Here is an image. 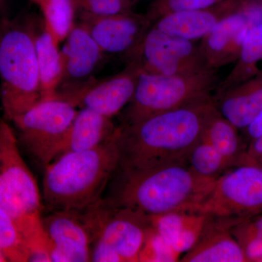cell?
<instances>
[{
	"instance_id": "cell-5",
	"label": "cell",
	"mask_w": 262,
	"mask_h": 262,
	"mask_svg": "<svg viewBox=\"0 0 262 262\" xmlns=\"http://www.w3.org/2000/svg\"><path fill=\"white\" fill-rule=\"evenodd\" d=\"M38 18L35 15L4 16L0 21V98L8 121L41 100L34 41Z\"/></svg>"
},
{
	"instance_id": "cell-23",
	"label": "cell",
	"mask_w": 262,
	"mask_h": 262,
	"mask_svg": "<svg viewBox=\"0 0 262 262\" xmlns=\"http://www.w3.org/2000/svg\"><path fill=\"white\" fill-rule=\"evenodd\" d=\"M39 8L48 30L58 42H63L77 23L73 0H44Z\"/></svg>"
},
{
	"instance_id": "cell-20",
	"label": "cell",
	"mask_w": 262,
	"mask_h": 262,
	"mask_svg": "<svg viewBox=\"0 0 262 262\" xmlns=\"http://www.w3.org/2000/svg\"><path fill=\"white\" fill-rule=\"evenodd\" d=\"M152 226L163 241L179 255L193 247L203 229L206 215L173 212L151 217Z\"/></svg>"
},
{
	"instance_id": "cell-19",
	"label": "cell",
	"mask_w": 262,
	"mask_h": 262,
	"mask_svg": "<svg viewBox=\"0 0 262 262\" xmlns=\"http://www.w3.org/2000/svg\"><path fill=\"white\" fill-rule=\"evenodd\" d=\"M36 53L40 80L41 100L56 97L63 74L60 43L46 27L42 16L35 29Z\"/></svg>"
},
{
	"instance_id": "cell-25",
	"label": "cell",
	"mask_w": 262,
	"mask_h": 262,
	"mask_svg": "<svg viewBox=\"0 0 262 262\" xmlns=\"http://www.w3.org/2000/svg\"><path fill=\"white\" fill-rule=\"evenodd\" d=\"M187 164L196 175L210 179H218L230 168L223 157L203 136L188 155Z\"/></svg>"
},
{
	"instance_id": "cell-33",
	"label": "cell",
	"mask_w": 262,
	"mask_h": 262,
	"mask_svg": "<svg viewBox=\"0 0 262 262\" xmlns=\"http://www.w3.org/2000/svg\"><path fill=\"white\" fill-rule=\"evenodd\" d=\"M7 7H8V2L7 0H0V15L3 17L5 16L6 13Z\"/></svg>"
},
{
	"instance_id": "cell-13",
	"label": "cell",
	"mask_w": 262,
	"mask_h": 262,
	"mask_svg": "<svg viewBox=\"0 0 262 262\" xmlns=\"http://www.w3.org/2000/svg\"><path fill=\"white\" fill-rule=\"evenodd\" d=\"M52 262L91 261L93 237L82 211H54L42 216Z\"/></svg>"
},
{
	"instance_id": "cell-8",
	"label": "cell",
	"mask_w": 262,
	"mask_h": 262,
	"mask_svg": "<svg viewBox=\"0 0 262 262\" xmlns=\"http://www.w3.org/2000/svg\"><path fill=\"white\" fill-rule=\"evenodd\" d=\"M78 110L60 98L40 100L12 120L17 138L29 155L44 168L56 159Z\"/></svg>"
},
{
	"instance_id": "cell-27",
	"label": "cell",
	"mask_w": 262,
	"mask_h": 262,
	"mask_svg": "<svg viewBox=\"0 0 262 262\" xmlns=\"http://www.w3.org/2000/svg\"><path fill=\"white\" fill-rule=\"evenodd\" d=\"M227 0H155L146 16L151 26L158 19L173 12L205 9Z\"/></svg>"
},
{
	"instance_id": "cell-24",
	"label": "cell",
	"mask_w": 262,
	"mask_h": 262,
	"mask_svg": "<svg viewBox=\"0 0 262 262\" xmlns=\"http://www.w3.org/2000/svg\"><path fill=\"white\" fill-rule=\"evenodd\" d=\"M0 254L6 261H29L31 251L15 221L0 206Z\"/></svg>"
},
{
	"instance_id": "cell-11",
	"label": "cell",
	"mask_w": 262,
	"mask_h": 262,
	"mask_svg": "<svg viewBox=\"0 0 262 262\" xmlns=\"http://www.w3.org/2000/svg\"><path fill=\"white\" fill-rule=\"evenodd\" d=\"M77 17L106 56H124L130 60L151 27L146 15L134 11L104 16L77 13Z\"/></svg>"
},
{
	"instance_id": "cell-31",
	"label": "cell",
	"mask_w": 262,
	"mask_h": 262,
	"mask_svg": "<svg viewBox=\"0 0 262 262\" xmlns=\"http://www.w3.org/2000/svg\"><path fill=\"white\" fill-rule=\"evenodd\" d=\"M247 155L250 160L247 163L255 164L262 167V136L253 139Z\"/></svg>"
},
{
	"instance_id": "cell-17",
	"label": "cell",
	"mask_w": 262,
	"mask_h": 262,
	"mask_svg": "<svg viewBox=\"0 0 262 262\" xmlns=\"http://www.w3.org/2000/svg\"><path fill=\"white\" fill-rule=\"evenodd\" d=\"M251 27L247 11L235 12L219 21L199 46L207 66L213 70L223 67L234 48H241Z\"/></svg>"
},
{
	"instance_id": "cell-21",
	"label": "cell",
	"mask_w": 262,
	"mask_h": 262,
	"mask_svg": "<svg viewBox=\"0 0 262 262\" xmlns=\"http://www.w3.org/2000/svg\"><path fill=\"white\" fill-rule=\"evenodd\" d=\"M215 107L237 128L247 127L262 110V87L248 91H228L213 98Z\"/></svg>"
},
{
	"instance_id": "cell-28",
	"label": "cell",
	"mask_w": 262,
	"mask_h": 262,
	"mask_svg": "<svg viewBox=\"0 0 262 262\" xmlns=\"http://www.w3.org/2000/svg\"><path fill=\"white\" fill-rule=\"evenodd\" d=\"M77 13L104 16L133 11L131 0H73Z\"/></svg>"
},
{
	"instance_id": "cell-10",
	"label": "cell",
	"mask_w": 262,
	"mask_h": 262,
	"mask_svg": "<svg viewBox=\"0 0 262 262\" xmlns=\"http://www.w3.org/2000/svg\"><path fill=\"white\" fill-rule=\"evenodd\" d=\"M134 58L141 70L158 75H186L211 70L207 66L200 46L153 27L146 32Z\"/></svg>"
},
{
	"instance_id": "cell-30",
	"label": "cell",
	"mask_w": 262,
	"mask_h": 262,
	"mask_svg": "<svg viewBox=\"0 0 262 262\" xmlns=\"http://www.w3.org/2000/svg\"><path fill=\"white\" fill-rule=\"evenodd\" d=\"M241 58L245 64H252L262 59V23L248 31L241 46Z\"/></svg>"
},
{
	"instance_id": "cell-14",
	"label": "cell",
	"mask_w": 262,
	"mask_h": 262,
	"mask_svg": "<svg viewBox=\"0 0 262 262\" xmlns=\"http://www.w3.org/2000/svg\"><path fill=\"white\" fill-rule=\"evenodd\" d=\"M63 42L61 50L63 74L55 98L74 92L94 80L107 57L77 21Z\"/></svg>"
},
{
	"instance_id": "cell-2",
	"label": "cell",
	"mask_w": 262,
	"mask_h": 262,
	"mask_svg": "<svg viewBox=\"0 0 262 262\" xmlns=\"http://www.w3.org/2000/svg\"><path fill=\"white\" fill-rule=\"evenodd\" d=\"M215 180L196 175L186 162L144 168L117 167L103 199L111 206L150 217L193 213Z\"/></svg>"
},
{
	"instance_id": "cell-3",
	"label": "cell",
	"mask_w": 262,
	"mask_h": 262,
	"mask_svg": "<svg viewBox=\"0 0 262 262\" xmlns=\"http://www.w3.org/2000/svg\"><path fill=\"white\" fill-rule=\"evenodd\" d=\"M113 135L94 149L60 155L45 168L42 201L51 211H84L102 199L118 165Z\"/></svg>"
},
{
	"instance_id": "cell-34",
	"label": "cell",
	"mask_w": 262,
	"mask_h": 262,
	"mask_svg": "<svg viewBox=\"0 0 262 262\" xmlns=\"http://www.w3.org/2000/svg\"><path fill=\"white\" fill-rule=\"evenodd\" d=\"M29 1L32 2V3H34L36 5H37L38 7L40 6L41 4H42V2L44 0H29Z\"/></svg>"
},
{
	"instance_id": "cell-22",
	"label": "cell",
	"mask_w": 262,
	"mask_h": 262,
	"mask_svg": "<svg viewBox=\"0 0 262 262\" xmlns=\"http://www.w3.org/2000/svg\"><path fill=\"white\" fill-rule=\"evenodd\" d=\"M237 127L222 116L218 110L210 119L203 138L223 157L229 168L241 165L243 159Z\"/></svg>"
},
{
	"instance_id": "cell-1",
	"label": "cell",
	"mask_w": 262,
	"mask_h": 262,
	"mask_svg": "<svg viewBox=\"0 0 262 262\" xmlns=\"http://www.w3.org/2000/svg\"><path fill=\"white\" fill-rule=\"evenodd\" d=\"M213 99L158 114L115 128L120 168H144L187 163L212 115Z\"/></svg>"
},
{
	"instance_id": "cell-35",
	"label": "cell",
	"mask_w": 262,
	"mask_h": 262,
	"mask_svg": "<svg viewBox=\"0 0 262 262\" xmlns=\"http://www.w3.org/2000/svg\"><path fill=\"white\" fill-rule=\"evenodd\" d=\"M1 261H6V260H5V258L0 254V262Z\"/></svg>"
},
{
	"instance_id": "cell-15",
	"label": "cell",
	"mask_w": 262,
	"mask_h": 262,
	"mask_svg": "<svg viewBox=\"0 0 262 262\" xmlns=\"http://www.w3.org/2000/svg\"><path fill=\"white\" fill-rule=\"evenodd\" d=\"M232 219L207 215L195 244L182 258L183 262L247 261L238 243L231 234Z\"/></svg>"
},
{
	"instance_id": "cell-26",
	"label": "cell",
	"mask_w": 262,
	"mask_h": 262,
	"mask_svg": "<svg viewBox=\"0 0 262 262\" xmlns=\"http://www.w3.org/2000/svg\"><path fill=\"white\" fill-rule=\"evenodd\" d=\"M231 234L246 255L247 261H262V215L248 223H234Z\"/></svg>"
},
{
	"instance_id": "cell-18",
	"label": "cell",
	"mask_w": 262,
	"mask_h": 262,
	"mask_svg": "<svg viewBox=\"0 0 262 262\" xmlns=\"http://www.w3.org/2000/svg\"><path fill=\"white\" fill-rule=\"evenodd\" d=\"M115 128L112 118L89 108H79L70 130L58 148L56 158L67 152L97 147L112 137Z\"/></svg>"
},
{
	"instance_id": "cell-32",
	"label": "cell",
	"mask_w": 262,
	"mask_h": 262,
	"mask_svg": "<svg viewBox=\"0 0 262 262\" xmlns=\"http://www.w3.org/2000/svg\"><path fill=\"white\" fill-rule=\"evenodd\" d=\"M248 135L253 139L262 136V110L253 122L247 127Z\"/></svg>"
},
{
	"instance_id": "cell-36",
	"label": "cell",
	"mask_w": 262,
	"mask_h": 262,
	"mask_svg": "<svg viewBox=\"0 0 262 262\" xmlns=\"http://www.w3.org/2000/svg\"><path fill=\"white\" fill-rule=\"evenodd\" d=\"M131 1L134 2V3H136V2L139 1V0H131Z\"/></svg>"
},
{
	"instance_id": "cell-12",
	"label": "cell",
	"mask_w": 262,
	"mask_h": 262,
	"mask_svg": "<svg viewBox=\"0 0 262 262\" xmlns=\"http://www.w3.org/2000/svg\"><path fill=\"white\" fill-rule=\"evenodd\" d=\"M141 67L137 60H130L126 68L106 78H94L77 91L60 96L77 108H87L113 118L124 110L135 92Z\"/></svg>"
},
{
	"instance_id": "cell-29",
	"label": "cell",
	"mask_w": 262,
	"mask_h": 262,
	"mask_svg": "<svg viewBox=\"0 0 262 262\" xmlns=\"http://www.w3.org/2000/svg\"><path fill=\"white\" fill-rule=\"evenodd\" d=\"M179 256L153 227L141 251L139 261H177Z\"/></svg>"
},
{
	"instance_id": "cell-6",
	"label": "cell",
	"mask_w": 262,
	"mask_h": 262,
	"mask_svg": "<svg viewBox=\"0 0 262 262\" xmlns=\"http://www.w3.org/2000/svg\"><path fill=\"white\" fill-rule=\"evenodd\" d=\"M215 71L207 70L186 75L166 76L141 70L132 99L124 108L122 125L213 99Z\"/></svg>"
},
{
	"instance_id": "cell-4",
	"label": "cell",
	"mask_w": 262,
	"mask_h": 262,
	"mask_svg": "<svg viewBox=\"0 0 262 262\" xmlns=\"http://www.w3.org/2000/svg\"><path fill=\"white\" fill-rule=\"evenodd\" d=\"M0 206L27 241L29 261L51 262L49 239L42 225V196L20 154L15 131L5 119H0Z\"/></svg>"
},
{
	"instance_id": "cell-7",
	"label": "cell",
	"mask_w": 262,
	"mask_h": 262,
	"mask_svg": "<svg viewBox=\"0 0 262 262\" xmlns=\"http://www.w3.org/2000/svg\"><path fill=\"white\" fill-rule=\"evenodd\" d=\"M83 212L94 237L91 261H139L153 229L151 217L111 206L103 198Z\"/></svg>"
},
{
	"instance_id": "cell-16",
	"label": "cell",
	"mask_w": 262,
	"mask_h": 262,
	"mask_svg": "<svg viewBox=\"0 0 262 262\" xmlns=\"http://www.w3.org/2000/svg\"><path fill=\"white\" fill-rule=\"evenodd\" d=\"M237 0H227L205 9L183 10L164 15L151 27L169 35L194 41L203 39L222 19L237 11Z\"/></svg>"
},
{
	"instance_id": "cell-9",
	"label": "cell",
	"mask_w": 262,
	"mask_h": 262,
	"mask_svg": "<svg viewBox=\"0 0 262 262\" xmlns=\"http://www.w3.org/2000/svg\"><path fill=\"white\" fill-rule=\"evenodd\" d=\"M262 209V167L245 163L226 170L193 213L232 219Z\"/></svg>"
}]
</instances>
